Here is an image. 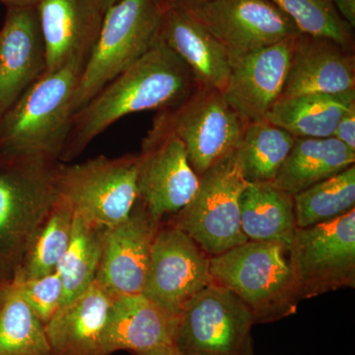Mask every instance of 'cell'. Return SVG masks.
<instances>
[{
  "label": "cell",
  "mask_w": 355,
  "mask_h": 355,
  "mask_svg": "<svg viewBox=\"0 0 355 355\" xmlns=\"http://www.w3.org/2000/svg\"><path fill=\"white\" fill-rule=\"evenodd\" d=\"M334 7L345 22L355 27V0H331Z\"/></svg>",
  "instance_id": "d6a6232c"
},
{
  "label": "cell",
  "mask_w": 355,
  "mask_h": 355,
  "mask_svg": "<svg viewBox=\"0 0 355 355\" xmlns=\"http://www.w3.org/2000/svg\"><path fill=\"white\" fill-rule=\"evenodd\" d=\"M112 296L97 284L67 303L44 324L53 355H108L105 326Z\"/></svg>",
  "instance_id": "44dd1931"
},
{
  "label": "cell",
  "mask_w": 355,
  "mask_h": 355,
  "mask_svg": "<svg viewBox=\"0 0 355 355\" xmlns=\"http://www.w3.org/2000/svg\"><path fill=\"white\" fill-rule=\"evenodd\" d=\"M10 280L17 287L25 302L44 324L62 306V282L58 270L37 279L11 277Z\"/></svg>",
  "instance_id": "4dcf8cb0"
},
{
  "label": "cell",
  "mask_w": 355,
  "mask_h": 355,
  "mask_svg": "<svg viewBox=\"0 0 355 355\" xmlns=\"http://www.w3.org/2000/svg\"><path fill=\"white\" fill-rule=\"evenodd\" d=\"M160 226L137 200L125 220L105 228L96 284L112 297L142 293Z\"/></svg>",
  "instance_id": "5bb4252c"
},
{
  "label": "cell",
  "mask_w": 355,
  "mask_h": 355,
  "mask_svg": "<svg viewBox=\"0 0 355 355\" xmlns=\"http://www.w3.org/2000/svg\"><path fill=\"white\" fill-rule=\"evenodd\" d=\"M354 163L355 151L335 137H296L273 184L295 196Z\"/></svg>",
  "instance_id": "7402d4cb"
},
{
  "label": "cell",
  "mask_w": 355,
  "mask_h": 355,
  "mask_svg": "<svg viewBox=\"0 0 355 355\" xmlns=\"http://www.w3.org/2000/svg\"><path fill=\"white\" fill-rule=\"evenodd\" d=\"M286 14L301 34L333 40L354 50L352 28L336 12L331 0H270Z\"/></svg>",
  "instance_id": "f546056e"
},
{
  "label": "cell",
  "mask_w": 355,
  "mask_h": 355,
  "mask_svg": "<svg viewBox=\"0 0 355 355\" xmlns=\"http://www.w3.org/2000/svg\"><path fill=\"white\" fill-rule=\"evenodd\" d=\"M103 4H104L105 8H110V7L113 6L114 4H116V2L120 1V0H102Z\"/></svg>",
  "instance_id": "8d00e7d4"
},
{
  "label": "cell",
  "mask_w": 355,
  "mask_h": 355,
  "mask_svg": "<svg viewBox=\"0 0 355 355\" xmlns=\"http://www.w3.org/2000/svg\"><path fill=\"white\" fill-rule=\"evenodd\" d=\"M166 6L165 0H120L107 9L77 84L74 113L153 48L160 39Z\"/></svg>",
  "instance_id": "5b68a950"
},
{
  "label": "cell",
  "mask_w": 355,
  "mask_h": 355,
  "mask_svg": "<svg viewBox=\"0 0 355 355\" xmlns=\"http://www.w3.org/2000/svg\"><path fill=\"white\" fill-rule=\"evenodd\" d=\"M0 355H53L44 324L10 279L0 288Z\"/></svg>",
  "instance_id": "484cf974"
},
{
  "label": "cell",
  "mask_w": 355,
  "mask_h": 355,
  "mask_svg": "<svg viewBox=\"0 0 355 355\" xmlns=\"http://www.w3.org/2000/svg\"><path fill=\"white\" fill-rule=\"evenodd\" d=\"M135 355H181L178 352L174 345H168V347H159V349L149 350V352H139Z\"/></svg>",
  "instance_id": "836d02e7"
},
{
  "label": "cell",
  "mask_w": 355,
  "mask_h": 355,
  "mask_svg": "<svg viewBox=\"0 0 355 355\" xmlns=\"http://www.w3.org/2000/svg\"><path fill=\"white\" fill-rule=\"evenodd\" d=\"M209 266V254L181 229L161 225L142 294L178 319L191 299L214 284Z\"/></svg>",
  "instance_id": "4fadbf2b"
},
{
  "label": "cell",
  "mask_w": 355,
  "mask_h": 355,
  "mask_svg": "<svg viewBox=\"0 0 355 355\" xmlns=\"http://www.w3.org/2000/svg\"><path fill=\"white\" fill-rule=\"evenodd\" d=\"M46 71L36 6L8 7L0 31V118Z\"/></svg>",
  "instance_id": "2e32d148"
},
{
  "label": "cell",
  "mask_w": 355,
  "mask_h": 355,
  "mask_svg": "<svg viewBox=\"0 0 355 355\" xmlns=\"http://www.w3.org/2000/svg\"><path fill=\"white\" fill-rule=\"evenodd\" d=\"M158 116L183 142L198 178L238 148L248 125L216 89L198 87L179 106Z\"/></svg>",
  "instance_id": "30bf717a"
},
{
  "label": "cell",
  "mask_w": 355,
  "mask_h": 355,
  "mask_svg": "<svg viewBox=\"0 0 355 355\" xmlns=\"http://www.w3.org/2000/svg\"><path fill=\"white\" fill-rule=\"evenodd\" d=\"M137 156H97L83 163L58 166V196L74 214L107 228L125 220L139 200Z\"/></svg>",
  "instance_id": "52a82bcc"
},
{
  "label": "cell",
  "mask_w": 355,
  "mask_h": 355,
  "mask_svg": "<svg viewBox=\"0 0 355 355\" xmlns=\"http://www.w3.org/2000/svg\"><path fill=\"white\" fill-rule=\"evenodd\" d=\"M160 37L190 69L198 87L223 92L231 72L227 51L183 6L167 3Z\"/></svg>",
  "instance_id": "d6986e66"
},
{
  "label": "cell",
  "mask_w": 355,
  "mask_h": 355,
  "mask_svg": "<svg viewBox=\"0 0 355 355\" xmlns=\"http://www.w3.org/2000/svg\"><path fill=\"white\" fill-rule=\"evenodd\" d=\"M354 105L355 90L282 97L265 119L295 137L326 139L333 137L338 121Z\"/></svg>",
  "instance_id": "cb8c5ba5"
},
{
  "label": "cell",
  "mask_w": 355,
  "mask_h": 355,
  "mask_svg": "<svg viewBox=\"0 0 355 355\" xmlns=\"http://www.w3.org/2000/svg\"><path fill=\"white\" fill-rule=\"evenodd\" d=\"M183 7L223 44L231 65L254 51L301 34L270 0H207Z\"/></svg>",
  "instance_id": "7c38bea8"
},
{
  "label": "cell",
  "mask_w": 355,
  "mask_h": 355,
  "mask_svg": "<svg viewBox=\"0 0 355 355\" xmlns=\"http://www.w3.org/2000/svg\"><path fill=\"white\" fill-rule=\"evenodd\" d=\"M236 150L200 177L197 193L173 222L209 257L248 242L241 227L240 200L249 183Z\"/></svg>",
  "instance_id": "8992f818"
},
{
  "label": "cell",
  "mask_w": 355,
  "mask_h": 355,
  "mask_svg": "<svg viewBox=\"0 0 355 355\" xmlns=\"http://www.w3.org/2000/svg\"><path fill=\"white\" fill-rule=\"evenodd\" d=\"M295 139L266 119L248 123L236 150L248 183H273Z\"/></svg>",
  "instance_id": "d4e9b609"
},
{
  "label": "cell",
  "mask_w": 355,
  "mask_h": 355,
  "mask_svg": "<svg viewBox=\"0 0 355 355\" xmlns=\"http://www.w3.org/2000/svg\"><path fill=\"white\" fill-rule=\"evenodd\" d=\"M296 38L270 44L231 65L222 94L245 123L263 120L282 97Z\"/></svg>",
  "instance_id": "9a60e30c"
},
{
  "label": "cell",
  "mask_w": 355,
  "mask_h": 355,
  "mask_svg": "<svg viewBox=\"0 0 355 355\" xmlns=\"http://www.w3.org/2000/svg\"><path fill=\"white\" fill-rule=\"evenodd\" d=\"M214 284L234 293L254 324L279 321L297 312V282L288 247L279 243L248 241L210 257Z\"/></svg>",
  "instance_id": "3957f363"
},
{
  "label": "cell",
  "mask_w": 355,
  "mask_h": 355,
  "mask_svg": "<svg viewBox=\"0 0 355 355\" xmlns=\"http://www.w3.org/2000/svg\"><path fill=\"white\" fill-rule=\"evenodd\" d=\"M296 227L331 220L354 209L355 165L293 196Z\"/></svg>",
  "instance_id": "f1b7e54d"
},
{
  "label": "cell",
  "mask_w": 355,
  "mask_h": 355,
  "mask_svg": "<svg viewBox=\"0 0 355 355\" xmlns=\"http://www.w3.org/2000/svg\"><path fill=\"white\" fill-rule=\"evenodd\" d=\"M177 318L172 317L144 294L112 297L105 326L107 354L121 350L133 354L174 345Z\"/></svg>",
  "instance_id": "ffe728a7"
},
{
  "label": "cell",
  "mask_w": 355,
  "mask_h": 355,
  "mask_svg": "<svg viewBox=\"0 0 355 355\" xmlns=\"http://www.w3.org/2000/svg\"><path fill=\"white\" fill-rule=\"evenodd\" d=\"M8 7H22L36 6L39 0H0Z\"/></svg>",
  "instance_id": "e575fe53"
},
{
  "label": "cell",
  "mask_w": 355,
  "mask_h": 355,
  "mask_svg": "<svg viewBox=\"0 0 355 355\" xmlns=\"http://www.w3.org/2000/svg\"><path fill=\"white\" fill-rule=\"evenodd\" d=\"M240 209L248 241L291 244L297 227L291 193L273 183H249L243 191Z\"/></svg>",
  "instance_id": "603a6c76"
},
{
  "label": "cell",
  "mask_w": 355,
  "mask_h": 355,
  "mask_svg": "<svg viewBox=\"0 0 355 355\" xmlns=\"http://www.w3.org/2000/svg\"><path fill=\"white\" fill-rule=\"evenodd\" d=\"M165 1L167 3L176 4V6H191L202 3V2L207 1V0H165Z\"/></svg>",
  "instance_id": "d590c367"
},
{
  "label": "cell",
  "mask_w": 355,
  "mask_h": 355,
  "mask_svg": "<svg viewBox=\"0 0 355 355\" xmlns=\"http://www.w3.org/2000/svg\"><path fill=\"white\" fill-rule=\"evenodd\" d=\"M104 229L74 214L69 248L57 268L62 282V306L71 302L95 284Z\"/></svg>",
  "instance_id": "4316f807"
},
{
  "label": "cell",
  "mask_w": 355,
  "mask_h": 355,
  "mask_svg": "<svg viewBox=\"0 0 355 355\" xmlns=\"http://www.w3.org/2000/svg\"><path fill=\"white\" fill-rule=\"evenodd\" d=\"M197 88L190 69L160 37L150 50L73 114L60 161L69 162L80 155L123 116L175 108Z\"/></svg>",
  "instance_id": "6da1fadb"
},
{
  "label": "cell",
  "mask_w": 355,
  "mask_h": 355,
  "mask_svg": "<svg viewBox=\"0 0 355 355\" xmlns=\"http://www.w3.org/2000/svg\"><path fill=\"white\" fill-rule=\"evenodd\" d=\"M333 137L355 151V105L338 121Z\"/></svg>",
  "instance_id": "1f68e13d"
},
{
  "label": "cell",
  "mask_w": 355,
  "mask_h": 355,
  "mask_svg": "<svg viewBox=\"0 0 355 355\" xmlns=\"http://www.w3.org/2000/svg\"><path fill=\"white\" fill-rule=\"evenodd\" d=\"M4 161L6 167L0 170V263L14 273L57 202L60 161Z\"/></svg>",
  "instance_id": "277c9868"
},
{
  "label": "cell",
  "mask_w": 355,
  "mask_h": 355,
  "mask_svg": "<svg viewBox=\"0 0 355 355\" xmlns=\"http://www.w3.org/2000/svg\"><path fill=\"white\" fill-rule=\"evenodd\" d=\"M73 220L74 210L71 205L58 196L48 218L12 277L37 279L55 272L69 248Z\"/></svg>",
  "instance_id": "83f0119b"
},
{
  "label": "cell",
  "mask_w": 355,
  "mask_h": 355,
  "mask_svg": "<svg viewBox=\"0 0 355 355\" xmlns=\"http://www.w3.org/2000/svg\"><path fill=\"white\" fill-rule=\"evenodd\" d=\"M36 8L46 44V72L72 62L86 64L106 13L102 0H39Z\"/></svg>",
  "instance_id": "e0dca14e"
},
{
  "label": "cell",
  "mask_w": 355,
  "mask_h": 355,
  "mask_svg": "<svg viewBox=\"0 0 355 355\" xmlns=\"http://www.w3.org/2000/svg\"><path fill=\"white\" fill-rule=\"evenodd\" d=\"M85 64L46 72L0 118L3 157L60 161L74 114V95Z\"/></svg>",
  "instance_id": "7a4b0ae2"
},
{
  "label": "cell",
  "mask_w": 355,
  "mask_h": 355,
  "mask_svg": "<svg viewBox=\"0 0 355 355\" xmlns=\"http://www.w3.org/2000/svg\"><path fill=\"white\" fill-rule=\"evenodd\" d=\"M254 324L242 301L214 282L178 317L174 347L181 355H254Z\"/></svg>",
  "instance_id": "ba28073f"
},
{
  "label": "cell",
  "mask_w": 355,
  "mask_h": 355,
  "mask_svg": "<svg viewBox=\"0 0 355 355\" xmlns=\"http://www.w3.org/2000/svg\"><path fill=\"white\" fill-rule=\"evenodd\" d=\"M355 90L354 50L333 40L300 34L295 39L282 97L340 94Z\"/></svg>",
  "instance_id": "ac0fdd59"
},
{
  "label": "cell",
  "mask_w": 355,
  "mask_h": 355,
  "mask_svg": "<svg viewBox=\"0 0 355 355\" xmlns=\"http://www.w3.org/2000/svg\"><path fill=\"white\" fill-rule=\"evenodd\" d=\"M137 156L139 200L154 220L161 223L165 216L177 214L191 202L200 178L189 162L183 142L158 114Z\"/></svg>",
  "instance_id": "8fae6325"
},
{
  "label": "cell",
  "mask_w": 355,
  "mask_h": 355,
  "mask_svg": "<svg viewBox=\"0 0 355 355\" xmlns=\"http://www.w3.org/2000/svg\"><path fill=\"white\" fill-rule=\"evenodd\" d=\"M289 260L301 300L355 286V209L331 220L296 228Z\"/></svg>",
  "instance_id": "9c48e42d"
}]
</instances>
